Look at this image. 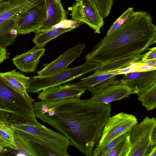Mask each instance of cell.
<instances>
[{"mask_svg": "<svg viewBox=\"0 0 156 156\" xmlns=\"http://www.w3.org/2000/svg\"><path fill=\"white\" fill-rule=\"evenodd\" d=\"M15 130L24 131L40 136L58 145L67 154L69 147L72 145L70 140L62 134L55 132L40 123L38 125L27 124L11 125Z\"/></svg>", "mask_w": 156, "mask_h": 156, "instance_id": "obj_9", "label": "cell"}, {"mask_svg": "<svg viewBox=\"0 0 156 156\" xmlns=\"http://www.w3.org/2000/svg\"><path fill=\"white\" fill-rule=\"evenodd\" d=\"M91 94L93 97L90 99L92 101L108 104L127 98L131 94H136V92L126 86L120 84L109 86Z\"/></svg>", "mask_w": 156, "mask_h": 156, "instance_id": "obj_14", "label": "cell"}, {"mask_svg": "<svg viewBox=\"0 0 156 156\" xmlns=\"http://www.w3.org/2000/svg\"><path fill=\"white\" fill-rule=\"evenodd\" d=\"M155 126V118L147 116L133 127L130 136L131 149L128 156H147L153 146L150 144L149 137Z\"/></svg>", "mask_w": 156, "mask_h": 156, "instance_id": "obj_5", "label": "cell"}, {"mask_svg": "<svg viewBox=\"0 0 156 156\" xmlns=\"http://www.w3.org/2000/svg\"><path fill=\"white\" fill-rule=\"evenodd\" d=\"M14 132L11 125L0 120V146L16 151Z\"/></svg>", "mask_w": 156, "mask_h": 156, "instance_id": "obj_23", "label": "cell"}, {"mask_svg": "<svg viewBox=\"0 0 156 156\" xmlns=\"http://www.w3.org/2000/svg\"><path fill=\"white\" fill-rule=\"evenodd\" d=\"M7 50L0 46V64L7 58Z\"/></svg>", "mask_w": 156, "mask_h": 156, "instance_id": "obj_33", "label": "cell"}, {"mask_svg": "<svg viewBox=\"0 0 156 156\" xmlns=\"http://www.w3.org/2000/svg\"><path fill=\"white\" fill-rule=\"evenodd\" d=\"M132 129H128L112 140L108 143L101 145H98L93 150V156H104L109 150L114 147L121 140L130 135Z\"/></svg>", "mask_w": 156, "mask_h": 156, "instance_id": "obj_24", "label": "cell"}, {"mask_svg": "<svg viewBox=\"0 0 156 156\" xmlns=\"http://www.w3.org/2000/svg\"><path fill=\"white\" fill-rule=\"evenodd\" d=\"M116 76L109 74H96L94 73L82 79L79 82L73 85L79 89L85 91L89 90L92 93L109 86L122 85L121 80L116 79Z\"/></svg>", "mask_w": 156, "mask_h": 156, "instance_id": "obj_13", "label": "cell"}, {"mask_svg": "<svg viewBox=\"0 0 156 156\" xmlns=\"http://www.w3.org/2000/svg\"><path fill=\"white\" fill-rule=\"evenodd\" d=\"M148 51L144 54V56L137 62L143 63L147 61L156 59V47L149 48Z\"/></svg>", "mask_w": 156, "mask_h": 156, "instance_id": "obj_30", "label": "cell"}, {"mask_svg": "<svg viewBox=\"0 0 156 156\" xmlns=\"http://www.w3.org/2000/svg\"><path fill=\"white\" fill-rule=\"evenodd\" d=\"M142 71L156 69V59L142 63Z\"/></svg>", "mask_w": 156, "mask_h": 156, "instance_id": "obj_31", "label": "cell"}, {"mask_svg": "<svg viewBox=\"0 0 156 156\" xmlns=\"http://www.w3.org/2000/svg\"><path fill=\"white\" fill-rule=\"evenodd\" d=\"M149 140L151 146L156 145V126L154 128L150 133Z\"/></svg>", "mask_w": 156, "mask_h": 156, "instance_id": "obj_32", "label": "cell"}, {"mask_svg": "<svg viewBox=\"0 0 156 156\" xmlns=\"http://www.w3.org/2000/svg\"><path fill=\"white\" fill-rule=\"evenodd\" d=\"M0 76L5 84L13 90L23 94H29L27 87L30 77L25 76L15 69L0 73Z\"/></svg>", "mask_w": 156, "mask_h": 156, "instance_id": "obj_20", "label": "cell"}, {"mask_svg": "<svg viewBox=\"0 0 156 156\" xmlns=\"http://www.w3.org/2000/svg\"><path fill=\"white\" fill-rule=\"evenodd\" d=\"M45 3L46 9L45 19L42 26L37 32L50 30L55 26L66 19L67 11L63 8L60 1L45 0Z\"/></svg>", "mask_w": 156, "mask_h": 156, "instance_id": "obj_17", "label": "cell"}, {"mask_svg": "<svg viewBox=\"0 0 156 156\" xmlns=\"http://www.w3.org/2000/svg\"><path fill=\"white\" fill-rule=\"evenodd\" d=\"M148 13L132 11L122 24L106 35L85 55L101 64L141 54L156 42V26Z\"/></svg>", "mask_w": 156, "mask_h": 156, "instance_id": "obj_2", "label": "cell"}, {"mask_svg": "<svg viewBox=\"0 0 156 156\" xmlns=\"http://www.w3.org/2000/svg\"><path fill=\"white\" fill-rule=\"evenodd\" d=\"M29 95L19 93L7 85L0 76V120L10 125H38L33 103Z\"/></svg>", "mask_w": 156, "mask_h": 156, "instance_id": "obj_3", "label": "cell"}, {"mask_svg": "<svg viewBox=\"0 0 156 156\" xmlns=\"http://www.w3.org/2000/svg\"><path fill=\"white\" fill-rule=\"evenodd\" d=\"M7 152L8 151L5 147L0 146V156L5 155Z\"/></svg>", "mask_w": 156, "mask_h": 156, "instance_id": "obj_35", "label": "cell"}, {"mask_svg": "<svg viewBox=\"0 0 156 156\" xmlns=\"http://www.w3.org/2000/svg\"><path fill=\"white\" fill-rule=\"evenodd\" d=\"M85 47V44L80 43L71 48L54 61L38 71L37 76L50 75L67 68L68 66L81 54Z\"/></svg>", "mask_w": 156, "mask_h": 156, "instance_id": "obj_12", "label": "cell"}, {"mask_svg": "<svg viewBox=\"0 0 156 156\" xmlns=\"http://www.w3.org/2000/svg\"><path fill=\"white\" fill-rule=\"evenodd\" d=\"M45 48L35 45L28 51L17 55L12 60L16 67L25 73L34 72L40 59L45 53Z\"/></svg>", "mask_w": 156, "mask_h": 156, "instance_id": "obj_15", "label": "cell"}, {"mask_svg": "<svg viewBox=\"0 0 156 156\" xmlns=\"http://www.w3.org/2000/svg\"><path fill=\"white\" fill-rule=\"evenodd\" d=\"M120 80L123 85L135 90L139 96L156 83V69L127 73Z\"/></svg>", "mask_w": 156, "mask_h": 156, "instance_id": "obj_11", "label": "cell"}, {"mask_svg": "<svg viewBox=\"0 0 156 156\" xmlns=\"http://www.w3.org/2000/svg\"><path fill=\"white\" fill-rule=\"evenodd\" d=\"M68 9L73 19L85 23L95 33L100 34L104 24V18L93 0H79Z\"/></svg>", "mask_w": 156, "mask_h": 156, "instance_id": "obj_6", "label": "cell"}, {"mask_svg": "<svg viewBox=\"0 0 156 156\" xmlns=\"http://www.w3.org/2000/svg\"><path fill=\"white\" fill-rule=\"evenodd\" d=\"M144 54L131 56L115 61L102 64L94 71L96 74H102L105 73L121 70L129 66L133 63L136 62L144 56Z\"/></svg>", "mask_w": 156, "mask_h": 156, "instance_id": "obj_21", "label": "cell"}, {"mask_svg": "<svg viewBox=\"0 0 156 156\" xmlns=\"http://www.w3.org/2000/svg\"><path fill=\"white\" fill-rule=\"evenodd\" d=\"M130 136L121 140L104 156H128L131 149Z\"/></svg>", "mask_w": 156, "mask_h": 156, "instance_id": "obj_26", "label": "cell"}, {"mask_svg": "<svg viewBox=\"0 0 156 156\" xmlns=\"http://www.w3.org/2000/svg\"><path fill=\"white\" fill-rule=\"evenodd\" d=\"M138 99L148 111L155 109L156 107V83L139 96Z\"/></svg>", "mask_w": 156, "mask_h": 156, "instance_id": "obj_25", "label": "cell"}, {"mask_svg": "<svg viewBox=\"0 0 156 156\" xmlns=\"http://www.w3.org/2000/svg\"><path fill=\"white\" fill-rule=\"evenodd\" d=\"M75 28L54 27L50 30L42 32H37L33 40L35 45L44 48L49 41L56 38L60 35L70 31Z\"/></svg>", "mask_w": 156, "mask_h": 156, "instance_id": "obj_22", "label": "cell"}, {"mask_svg": "<svg viewBox=\"0 0 156 156\" xmlns=\"http://www.w3.org/2000/svg\"><path fill=\"white\" fill-rule=\"evenodd\" d=\"M101 65L98 62L86 61L79 66L67 68L50 75L32 76L28 81L27 91L28 93H37L42 90L59 86L95 71Z\"/></svg>", "mask_w": 156, "mask_h": 156, "instance_id": "obj_4", "label": "cell"}, {"mask_svg": "<svg viewBox=\"0 0 156 156\" xmlns=\"http://www.w3.org/2000/svg\"><path fill=\"white\" fill-rule=\"evenodd\" d=\"M46 13L45 0H42L19 14L17 17L19 34L37 32L44 21Z\"/></svg>", "mask_w": 156, "mask_h": 156, "instance_id": "obj_7", "label": "cell"}, {"mask_svg": "<svg viewBox=\"0 0 156 156\" xmlns=\"http://www.w3.org/2000/svg\"><path fill=\"white\" fill-rule=\"evenodd\" d=\"M33 105L37 118L60 132L86 156H91L98 144L112 110L110 103L76 97L34 101Z\"/></svg>", "mask_w": 156, "mask_h": 156, "instance_id": "obj_1", "label": "cell"}, {"mask_svg": "<svg viewBox=\"0 0 156 156\" xmlns=\"http://www.w3.org/2000/svg\"><path fill=\"white\" fill-rule=\"evenodd\" d=\"M14 137L17 148L16 151V155L37 156L36 153L25 140L15 131Z\"/></svg>", "mask_w": 156, "mask_h": 156, "instance_id": "obj_27", "label": "cell"}, {"mask_svg": "<svg viewBox=\"0 0 156 156\" xmlns=\"http://www.w3.org/2000/svg\"><path fill=\"white\" fill-rule=\"evenodd\" d=\"M2 0H0V2L2 1Z\"/></svg>", "mask_w": 156, "mask_h": 156, "instance_id": "obj_36", "label": "cell"}, {"mask_svg": "<svg viewBox=\"0 0 156 156\" xmlns=\"http://www.w3.org/2000/svg\"><path fill=\"white\" fill-rule=\"evenodd\" d=\"M76 1L79 0H75ZM103 18L107 17L111 9L114 0H93Z\"/></svg>", "mask_w": 156, "mask_h": 156, "instance_id": "obj_28", "label": "cell"}, {"mask_svg": "<svg viewBox=\"0 0 156 156\" xmlns=\"http://www.w3.org/2000/svg\"><path fill=\"white\" fill-rule=\"evenodd\" d=\"M14 130L25 140L37 156L70 155L56 144L40 136L23 131Z\"/></svg>", "mask_w": 156, "mask_h": 156, "instance_id": "obj_10", "label": "cell"}, {"mask_svg": "<svg viewBox=\"0 0 156 156\" xmlns=\"http://www.w3.org/2000/svg\"><path fill=\"white\" fill-rule=\"evenodd\" d=\"M133 8H128L113 23L110 29L107 32L106 35H109L117 29L123 23L129 14L133 10Z\"/></svg>", "mask_w": 156, "mask_h": 156, "instance_id": "obj_29", "label": "cell"}, {"mask_svg": "<svg viewBox=\"0 0 156 156\" xmlns=\"http://www.w3.org/2000/svg\"><path fill=\"white\" fill-rule=\"evenodd\" d=\"M85 91L75 87L73 84H70L42 90L37 98L41 100L51 101L72 97L80 98Z\"/></svg>", "mask_w": 156, "mask_h": 156, "instance_id": "obj_16", "label": "cell"}, {"mask_svg": "<svg viewBox=\"0 0 156 156\" xmlns=\"http://www.w3.org/2000/svg\"><path fill=\"white\" fill-rule=\"evenodd\" d=\"M17 15L9 19H0V46L3 48L13 44L19 34Z\"/></svg>", "mask_w": 156, "mask_h": 156, "instance_id": "obj_19", "label": "cell"}, {"mask_svg": "<svg viewBox=\"0 0 156 156\" xmlns=\"http://www.w3.org/2000/svg\"><path fill=\"white\" fill-rule=\"evenodd\" d=\"M42 0H3L0 2V19H10Z\"/></svg>", "mask_w": 156, "mask_h": 156, "instance_id": "obj_18", "label": "cell"}, {"mask_svg": "<svg viewBox=\"0 0 156 156\" xmlns=\"http://www.w3.org/2000/svg\"><path fill=\"white\" fill-rule=\"evenodd\" d=\"M137 123L134 115L121 112L109 117L104 127L98 145L107 144Z\"/></svg>", "mask_w": 156, "mask_h": 156, "instance_id": "obj_8", "label": "cell"}, {"mask_svg": "<svg viewBox=\"0 0 156 156\" xmlns=\"http://www.w3.org/2000/svg\"><path fill=\"white\" fill-rule=\"evenodd\" d=\"M147 156H156V145L152 147Z\"/></svg>", "mask_w": 156, "mask_h": 156, "instance_id": "obj_34", "label": "cell"}]
</instances>
